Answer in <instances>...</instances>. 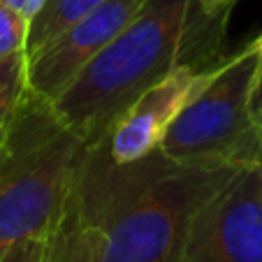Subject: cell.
<instances>
[{"label":"cell","mask_w":262,"mask_h":262,"mask_svg":"<svg viewBox=\"0 0 262 262\" xmlns=\"http://www.w3.org/2000/svg\"><path fill=\"white\" fill-rule=\"evenodd\" d=\"M242 165L177 163L158 148L112 163L98 146H86L74 200L95 230L98 262H179L195 213Z\"/></svg>","instance_id":"6da1fadb"},{"label":"cell","mask_w":262,"mask_h":262,"mask_svg":"<svg viewBox=\"0 0 262 262\" xmlns=\"http://www.w3.org/2000/svg\"><path fill=\"white\" fill-rule=\"evenodd\" d=\"M225 26L228 19L204 16L195 0H144L135 19L51 100V109L70 133L93 146L179 63L225 58Z\"/></svg>","instance_id":"7a4b0ae2"},{"label":"cell","mask_w":262,"mask_h":262,"mask_svg":"<svg viewBox=\"0 0 262 262\" xmlns=\"http://www.w3.org/2000/svg\"><path fill=\"white\" fill-rule=\"evenodd\" d=\"M86 144L28 91L0 137V251L45 239L72 195Z\"/></svg>","instance_id":"3957f363"},{"label":"cell","mask_w":262,"mask_h":262,"mask_svg":"<svg viewBox=\"0 0 262 262\" xmlns=\"http://www.w3.org/2000/svg\"><path fill=\"white\" fill-rule=\"evenodd\" d=\"M260 54L246 45L225 56L167 128L158 151L177 163H246L262 158L255 123Z\"/></svg>","instance_id":"277c9868"},{"label":"cell","mask_w":262,"mask_h":262,"mask_svg":"<svg viewBox=\"0 0 262 262\" xmlns=\"http://www.w3.org/2000/svg\"><path fill=\"white\" fill-rule=\"evenodd\" d=\"M179 262H262V158L244 163L195 213Z\"/></svg>","instance_id":"5b68a950"},{"label":"cell","mask_w":262,"mask_h":262,"mask_svg":"<svg viewBox=\"0 0 262 262\" xmlns=\"http://www.w3.org/2000/svg\"><path fill=\"white\" fill-rule=\"evenodd\" d=\"M221 60L211 65L193 60L179 63L163 79L148 86L93 146H98L112 163H133L154 154L179 112L211 81Z\"/></svg>","instance_id":"8992f818"},{"label":"cell","mask_w":262,"mask_h":262,"mask_svg":"<svg viewBox=\"0 0 262 262\" xmlns=\"http://www.w3.org/2000/svg\"><path fill=\"white\" fill-rule=\"evenodd\" d=\"M142 5L144 0H104L91 14L56 35L47 47L26 56L28 91L51 102L135 19Z\"/></svg>","instance_id":"52a82bcc"},{"label":"cell","mask_w":262,"mask_h":262,"mask_svg":"<svg viewBox=\"0 0 262 262\" xmlns=\"http://www.w3.org/2000/svg\"><path fill=\"white\" fill-rule=\"evenodd\" d=\"M45 262H98V237L77 207L74 188L63 216L47 237Z\"/></svg>","instance_id":"ba28073f"},{"label":"cell","mask_w":262,"mask_h":262,"mask_svg":"<svg viewBox=\"0 0 262 262\" xmlns=\"http://www.w3.org/2000/svg\"><path fill=\"white\" fill-rule=\"evenodd\" d=\"M104 0H45L37 14L28 24V42H26V56L40 51L47 47L56 35L65 28L84 19L86 14L102 5Z\"/></svg>","instance_id":"9c48e42d"},{"label":"cell","mask_w":262,"mask_h":262,"mask_svg":"<svg viewBox=\"0 0 262 262\" xmlns=\"http://www.w3.org/2000/svg\"><path fill=\"white\" fill-rule=\"evenodd\" d=\"M26 93H28L26 54H16L0 60V137L10 128Z\"/></svg>","instance_id":"30bf717a"},{"label":"cell","mask_w":262,"mask_h":262,"mask_svg":"<svg viewBox=\"0 0 262 262\" xmlns=\"http://www.w3.org/2000/svg\"><path fill=\"white\" fill-rule=\"evenodd\" d=\"M26 42H28V21L5 3H0V60L26 54Z\"/></svg>","instance_id":"8fae6325"},{"label":"cell","mask_w":262,"mask_h":262,"mask_svg":"<svg viewBox=\"0 0 262 262\" xmlns=\"http://www.w3.org/2000/svg\"><path fill=\"white\" fill-rule=\"evenodd\" d=\"M47 237L45 239H24L5 251H0V262H45Z\"/></svg>","instance_id":"7c38bea8"},{"label":"cell","mask_w":262,"mask_h":262,"mask_svg":"<svg viewBox=\"0 0 262 262\" xmlns=\"http://www.w3.org/2000/svg\"><path fill=\"white\" fill-rule=\"evenodd\" d=\"M204 16L209 19H228L237 0H195Z\"/></svg>","instance_id":"4fadbf2b"},{"label":"cell","mask_w":262,"mask_h":262,"mask_svg":"<svg viewBox=\"0 0 262 262\" xmlns=\"http://www.w3.org/2000/svg\"><path fill=\"white\" fill-rule=\"evenodd\" d=\"M0 3H5L7 7H12L14 12H19V14L30 24V19L37 14V10L42 7L45 0H0Z\"/></svg>","instance_id":"5bb4252c"},{"label":"cell","mask_w":262,"mask_h":262,"mask_svg":"<svg viewBox=\"0 0 262 262\" xmlns=\"http://www.w3.org/2000/svg\"><path fill=\"white\" fill-rule=\"evenodd\" d=\"M255 123H257V130L262 135V81L257 86V100H255Z\"/></svg>","instance_id":"9a60e30c"},{"label":"cell","mask_w":262,"mask_h":262,"mask_svg":"<svg viewBox=\"0 0 262 262\" xmlns=\"http://www.w3.org/2000/svg\"><path fill=\"white\" fill-rule=\"evenodd\" d=\"M253 47H255L257 54H260V81H262V33L257 35L255 40H253ZM257 86H260V84H257Z\"/></svg>","instance_id":"2e32d148"}]
</instances>
